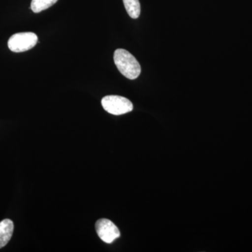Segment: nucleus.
Instances as JSON below:
<instances>
[{"label":"nucleus","instance_id":"7ed1b4c3","mask_svg":"<svg viewBox=\"0 0 252 252\" xmlns=\"http://www.w3.org/2000/svg\"><path fill=\"white\" fill-rule=\"evenodd\" d=\"M37 42L38 37L34 33H16L9 38L8 47L12 52H25L34 48Z\"/></svg>","mask_w":252,"mask_h":252},{"label":"nucleus","instance_id":"39448f33","mask_svg":"<svg viewBox=\"0 0 252 252\" xmlns=\"http://www.w3.org/2000/svg\"><path fill=\"white\" fill-rule=\"evenodd\" d=\"M12 220H4L0 222V249L4 248L11 240L14 233Z\"/></svg>","mask_w":252,"mask_h":252},{"label":"nucleus","instance_id":"f03ea898","mask_svg":"<svg viewBox=\"0 0 252 252\" xmlns=\"http://www.w3.org/2000/svg\"><path fill=\"white\" fill-rule=\"evenodd\" d=\"M102 107L113 115H122L132 112L133 104L126 97L119 95H107L102 99Z\"/></svg>","mask_w":252,"mask_h":252},{"label":"nucleus","instance_id":"20e7f679","mask_svg":"<svg viewBox=\"0 0 252 252\" xmlns=\"http://www.w3.org/2000/svg\"><path fill=\"white\" fill-rule=\"evenodd\" d=\"M95 229L99 238L104 243L110 244L120 237L117 225L107 219H100L95 223Z\"/></svg>","mask_w":252,"mask_h":252},{"label":"nucleus","instance_id":"f257e3e1","mask_svg":"<svg viewBox=\"0 0 252 252\" xmlns=\"http://www.w3.org/2000/svg\"><path fill=\"white\" fill-rule=\"evenodd\" d=\"M114 61L119 72L130 80L137 79L140 75L141 66L135 56L125 49H117L114 52Z\"/></svg>","mask_w":252,"mask_h":252},{"label":"nucleus","instance_id":"423d86ee","mask_svg":"<svg viewBox=\"0 0 252 252\" xmlns=\"http://www.w3.org/2000/svg\"><path fill=\"white\" fill-rule=\"evenodd\" d=\"M127 14L130 18L137 19L140 16L141 6L139 0H123Z\"/></svg>","mask_w":252,"mask_h":252},{"label":"nucleus","instance_id":"0eeeda50","mask_svg":"<svg viewBox=\"0 0 252 252\" xmlns=\"http://www.w3.org/2000/svg\"><path fill=\"white\" fill-rule=\"evenodd\" d=\"M59 0H32L31 8L33 12L37 14L49 9Z\"/></svg>","mask_w":252,"mask_h":252}]
</instances>
